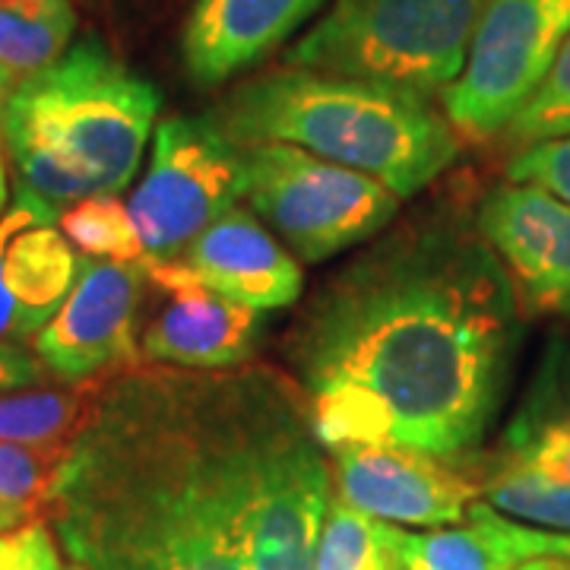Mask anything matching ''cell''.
Instances as JSON below:
<instances>
[{
  "mask_svg": "<svg viewBox=\"0 0 570 570\" xmlns=\"http://www.w3.org/2000/svg\"><path fill=\"white\" fill-rule=\"evenodd\" d=\"M0 570H61L58 542L48 523L0 532Z\"/></svg>",
  "mask_w": 570,
  "mask_h": 570,
  "instance_id": "obj_27",
  "label": "cell"
},
{
  "mask_svg": "<svg viewBox=\"0 0 570 570\" xmlns=\"http://www.w3.org/2000/svg\"><path fill=\"white\" fill-rule=\"evenodd\" d=\"M475 228L513 292L539 314L570 317V206L535 184L504 181L485 194Z\"/></svg>",
  "mask_w": 570,
  "mask_h": 570,
  "instance_id": "obj_12",
  "label": "cell"
},
{
  "mask_svg": "<svg viewBox=\"0 0 570 570\" xmlns=\"http://www.w3.org/2000/svg\"><path fill=\"white\" fill-rule=\"evenodd\" d=\"M307 422L264 367L121 371L63 453L48 523L86 570H254L266 466Z\"/></svg>",
  "mask_w": 570,
  "mask_h": 570,
  "instance_id": "obj_2",
  "label": "cell"
},
{
  "mask_svg": "<svg viewBox=\"0 0 570 570\" xmlns=\"http://www.w3.org/2000/svg\"><path fill=\"white\" fill-rule=\"evenodd\" d=\"M333 498L324 444L311 422L295 428L266 466L254 508L250 568L314 570L317 539Z\"/></svg>",
  "mask_w": 570,
  "mask_h": 570,
  "instance_id": "obj_13",
  "label": "cell"
},
{
  "mask_svg": "<svg viewBox=\"0 0 570 570\" xmlns=\"http://www.w3.org/2000/svg\"><path fill=\"white\" fill-rule=\"evenodd\" d=\"M330 0H194L181 58L197 86H219L283 48Z\"/></svg>",
  "mask_w": 570,
  "mask_h": 570,
  "instance_id": "obj_15",
  "label": "cell"
},
{
  "mask_svg": "<svg viewBox=\"0 0 570 570\" xmlns=\"http://www.w3.org/2000/svg\"><path fill=\"white\" fill-rule=\"evenodd\" d=\"M178 264L213 292L264 314L292 305L305 285L298 257L245 206L219 216Z\"/></svg>",
  "mask_w": 570,
  "mask_h": 570,
  "instance_id": "obj_16",
  "label": "cell"
},
{
  "mask_svg": "<svg viewBox=\"0 0 570 570\" xmlns=\"http://www.w3.org/2000/svg\"><path fill=\"white\" fill-rule=\"evenodd\" d=\"M485 7L489 0H333L283 61L428 102L463 73Z\"/></svg>",
  "mask_w": 570,
  "mask_h": 570,
  "instance_id": "obj_5",
  "label": "cell"
},
{
  "mask_svg": "<svg viewBox=\"0 0 570 570\" xmlns=\"http://www.w3.org/2000/svg\"><path fill=\"white\" fill-rule=\"evenodd\" d=\"M45 381V367L36 352H26L20 343H0V396L13 390L39 387Z\"/></svg>",
  "mask_w": 570,
  "mask_h": 570,
  "instance_id": "obj_28",
  "label": "cell"
},
{
  "mask_svg": "<svg viewBox=\"0 0 570 570\" xmlns=\"http://www.w3.org/2000/svg\"><path fill=\"white\" fill-rule=\"evenodd\" d=\"M517 302L479 228L419 216L390 232L314 295L292 333L317 441L463 460L501 403Z\"/></svg>",
  "mask_w": 570,
  "mask_h": 570,
  "instance_id": "obj_1",
  "label": "cell"
},
{
  "mask_svg": "<svg viewBox=\"0 0 570 570\" xmlns=\"http://www.w3.org/2000/svg\"><path fill=\"white\" fill-rule=\"evenodd\" d=\"M70 444H0V532L48 523L51 491Z\"/></svg>",
  "mask_w": 570,
  "mask_h": 570,
  "instance_id": "obj_21",
  "label": "cell"
},
{
  "mask_svg": "<svg viewBox=\"0 0 570 570\" xmlns=\"http://www.w3.org/2000/svg\"><path fill=\"white\" fill-rule=\"evenodd\" d=\"M102 384L29 387L0 396V444H70Z\"/></svg>",
  "mask_w": 570,
  "mask_h": 570,
  "instance_id": "obj_20",
  "label": "cell"
},
{
  "mask_svg": "<svg viewBox=\"0 0 570 570\" xmlns=\"http://www.w3.org/2000/svg\"><path fill=\"white\" fill-rule=\"evenodd\" d=\"M209 118L238 146L305 149L381 181L400 200L425 190L460 156V134L425 99L298 67L242 82Z\"/></svg>",
  "mask_w": 570,
  "mask_h": 570,
  "instance_id": "obj_4",
  "label": "cell"
},
{
  "mask_svg": "<svg viewBox=\"0 0 570 570\" xmlns=\"http://www.w3.org/2000/svg\"><path fill=\"white\" fill-rule=\"evenodd\" d=\"M266 314L194 279L178 261L142 264L140 365L228 371L257 352Z\"/></svg>",
  "mask_w": 570,
  "mask_h": 570,
  "instance_id": "obj_9",
  "label": "cell"
},
{
  "mask_svg": "<svg viewBox=\"0 0 570 570\" xmlns=\"http://www.w3.org/2000/svg\"><path fill=\"white\" fill-rule=\"evenodd\" d=\"M17 82L10 80V73L0 67V118H3V105L10 99V89H13ZM0 181H7V159H3V137H0Z\"/></svg>",
  "mask_w": 570,
  "mask_h": 570,
  "instance_id": "obj_29",
  "label": "cell"
},
{
  "mask_svg": "<svg viewBox=\"0 0 570 570\" xmlns=\"http://www.w3.org/2000/svg\"><path fill=\"white\" fill-rule=\"evenodd\" d=\"M242 153L250 213L305 264L381 235L400 209V197L381 181L305 149L261 142Z\"/></svg>",
  "mask_w": 570,
  "mask_h": 570,
  "instance_id": "obj_6",
  "label": "cell"
},
{
  "mask_svg": "<svg viewBox=\"0 0 570 570\" xmlns=\"http://www.w3.org/2000/svg\"><path fill=\"white\" fill-rule=\"evenodd\" d=\"M80 257L58 223L13 204L0 213V343L36 340L77 283Z\"/></svg>",
  "mask_w": 570,
  "mask_h": 570,
  "instance_id": "obj_14",
  "label": "cell"
},
{
  "mask_svg": "<svg viewBox=\"0 0 570 570\" xmlns=\"http://www.w3.org/2000/svg\"><path fill=\"white\" fill-rule=\"evenodd\" d=\"M504 137L520 149H527L532 142L570 137V36L561 45L542 86L532 92L523 111L510 121Z\"/></svg>",
  "mask_w": 570,
  "mask_h": 570,
  "instance_id": "obj_24",
  "label": "cell"
},
{
  "mask_svg": "<svg viewBox=\"0 0 570 570\" xmlns=\"http://www.w3.org/2000/svg\"><path fill=\"white\" fill-rule=\"evenodd\" d=\"M333 453L336 494L393 527H453L482 498L479 482L422 450L396 444H348Z\"/></svg>",
  "mask_w": 570,
  "mask_h": 570,
  "instance_id": "obj_11",
  "label": "cell"
},
{
  "mask_svg": "<svg viewBox=\"0 0 570 570\" xmlns=\"http://www.w3.org/2000/svg\"><path fill=\"white\" fill-rule=\"evenodd\" d=\"M570 36V0H489L466 67L444 99L466 140L501 137L542 86Z\"/></svg>",
  "mask_w": 570,
  "mask_h": 570,
  "instance_id": "obj_8",
  "label": "cell"
},
{
  "mask_svg": "<svg viewBox=\"0 0 570 570\" xmlns=\"http://www.w3.org/2000/svg\"><path fill=\"white\" fill-rule=\"evenodd\" d=\"M314 570H403L390 546L384 520H374L346 504L336 491L317 539Z\"/></svg>",
  "mask_w": 570,
  "mask_h": 570,
  "instance_id": "obj_22",
  "label": "cell"
},
{
  "mask_svg": "<svg viewBox=\"0 0 570 570\" xmlns=\"http://www.w3.org/2000/svg\"><path fill=\"white\" fill-rule=\"evenodd\" d=\"M520 570H570V561L568 558H535Z\"/></svg>",
  "mask_w": 570,
  "mask_h": 570,
  "instance_id": "obj_30",
  "label": "cell"
},
{
  "mask_svg": "<svg viewBox=\"0 0 570 570\" xmlns=\"http://www.w3.org/2000/svg\"><path fill=\"white\" fill-rule=\"evenodd\" d=\"M77 13L70 0H0V67L20 82L70 48Z\"/></svg>",
  "mask_w": 570,
  "mask_h": 570,
  "instance_id": "obj_19",
  "label": "cell"
},
{
  "mask_svg": "<svg viewBox=\"0 0 570 570\" xmlns=\"http://www.w3.org/2000/svg\"><path fill=\"white\" fill-rule=\"evenodd\" d=\"M3 200H7V181H0V213H3Z\"/></svg>",
  "mask_w": 570,
  "mask_h": 570,
  "instance_id": "obj_31",
  "label": "cell"
},
{
  "mask_svg": "<svg viewBox=\"0 0 570 570\" xmlns=\"http://www.w3.org/2000/svg\"><path fill=\"white\" fill-rule=\"evenodd\" d=\"M508 450L549 469L570 485V403L527 412L510 428Z\"/></svg>",
  "mask_w": 570,
  "mask_h": 570,
  "instance_id": "obj_25",
  "label": "cell"
},
{
  "mask_svg": "<svg viewBox=\"0 0 570 570\" xmlns=\"http://www.w3.org/2000/svg\"><path fill=\"white\" fill-rule=\"evenodd\" d=\"M67 570H86V568H80V564H73V568H67Z\"/></svg>",
  "mask_w": 570,
  "mask_h": 570,
  "instance_id": "obj_32",
  "label": "cell"
},
{
  "mask_svg": "<svg viewBox=\"0 0 570 570\" xmlns=\"http://www.w3.org/2000/svg\"><path fill=\"white\" fill-rule=\"evenodd\" d=\"M403 570H520L535 558H568L570 532H549L510 520L482 498L453 527L406 532L387 523Z\"/></svg>",
  "mask_w": 570,
  "mask_h": 570,
  "instance_id": "obj_17",
  "label": "cell"
},
{
  "mask_svg": "<svg viewBox=\"0 0 570 570\" xmlns=\"http://www.w3.org/2000/svg\"><path fill=\"white\" fill-rule=\"evenodd\" d=\"M140 298L142 264L80 257L67 302L32 340L45 374L80 387L140 365Z\"/></svg>",
  "mask_w": 570,
  "mask_h": 570,
  "instance_id": "obj_10",
  "label": "cell"
},
{
  "mask_svg": "<svg viewBox=\"0 0 570 570\" xmlns=\"http://www.w3.org/2000/svg\"><path fill=\"white\" fill-rule=\"evenodd\" d=\"M61 235L80 257L115 261V264H142V245L130 209L118 197H92L70 206L58 219Z\"/></svg>",
  "mask_w": 570,
  "mask_h": 570,
  "instance_id": "obj_23",
  "label": "cell"
},
{
  "mask_svg": "<svg viewBox=\"0 0 570 570\" xmlns=\"http://www.w3.org/2000/svg\"><path fill=\"white\" fill-rule=\"evenodd\" d=\"M508 181L535 184L570 206V137L532 142L508 165Z\"/></svg>",
  "mask_w": 570,
  "mask_h": 570,
  "instance_id": "obj_26",
  "label": "cell"
},
{
  "mask_svg": "<svg viewBox=\"0 0 570 570\" xmlns=\"http://www.w3.org/2000/svg\"><path fill=\"white\" fill-rule=\"evenodd\" d=\"M159 108V89L105 41L70 45L17 82L3 105L0 137L17 204L58 223L82 200L118 197L140 168Z\"/></svg>",
  "mask_w": 570,
  "mask_h": 570,
  "instance_id": "obj_3",
  "label": "cell"
},
{
  "mask_svg": "<svg viewBox=\"0 0 570 570\" xmlns=\"http://www.w3.org/2000/svg\"><path fill=\"white\" fill-rule=\"evenodd\" d=\"M245 200V153L206 118L156 124L149 168L130 194L142 264H171L209 225Z\"/></svg>",
  "mask_w": 570,
  "mask_h": 570,
  "instance_id": "obj_7",
  "label": "cell"
},
{
  "mask_svg": "<svg viewBox=\"0 0 570 570\" xmlns=\"http://www.w3.org/2000/svg\"><path fill=\"white\" fill-rule=\"evenodd\" d=\"M482 501L510 520L549 532H570V485L520 453H501L479 479Z\"/></svg>",
  "mask_w": 570,
  "mask_h": 570,
  "instance_id": "obj_18",
  "label": "cell"
}]
</instances>
